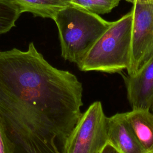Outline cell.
I'll use <instances>...</instances> for the list:
<instances>
[{
    "mask_svg": "<svg viewBox=\"0 0 153 153\" xmlns=\"http://www.w3.org/2000/svg\"><path fill=\"white\" fill-rule=\"evenodd\" d=\"M82 85L30 42L0 51V119L15 153H65L82 114Z\"/></svg>",
    "mask_w": 153,
    "mask_h": 153,
    "instance_id": "obj_1",
    "label": "cell"
},
{
    "mask_svg": "<svg viewBox=\"0 0 153 153\" xmlns=\"http://www.w3.org/2000/svg\"><path fill=\"white\" fill-rule=\"evenodd\" d=\"M53 20L58 29L62 57L76 65L111 23L71 4L59 11Z\"/></svg>",
    "mask_w": 153,
    "mask_h": 153,
    "instance_id": "obj_2",
    "label": "cell"
},
{
    "mask_svg": "<svg viewBox=\"0 0 153 153\" xmlns=\"http://www.w3.org/2000/svg\"><path fill=\"white\" fill-rule=\"evenodd\" d=\"M133 11L131 10L109 27L77 64L81 71L118 73L130 63Z\"/></svg>",
    "mask_w": 153,
    "mask_h": 153,
    "instance_id": "obj_3",
    "label": "cell"
},
{
    "mask_svg": "<svg viewBox=\"0 0 153 153\" xmlns=\"http://www.w3.org/2000/svg\"><path fill=\"white\" fill-rule=\"evenodd\" d=\"M108 117L100 101L82 114L71 133L65 153H100L108 143Z\"/></svg>",
    "mask_w": 153,
    "mask_h": 153,
    "instance_id": "obj_4",
    "label": "cell"
},
{
    "mask_svg": "<svg viewBox=\"0 0 153 153\" xmlns=\"http://www.w3.org/2000/svg\"><path fill=\"white\" fill-rule=\"evenodd\" d=\"M133 4L131 59L127 75L136 74L153 57V0H125Z\"/></svg>",
    "mask_w": 153,
    "mask_h": 153,
    "instance_id": "obj_5",
    "label": "cell"
},
{
    "mask_svg": "<svg viewBox=\"0 0 153 153\" xmlns=\"http://www.w3.org/2000/svg\"><path fill=\"white\" fill-rule=\"evenodd\" d=\"M123 78L132 109L153 108V57L136 74Z\"/></svg>",
    "mask_w": 153,
    "mask_h": 153,
    "instance_id": "obj_6",
    "label": "cell"
},
{
    "mask_svg": "<svg viewBox=\"0 0 153 153\" xmlns=\"http://www.w3.org/2000/svg\"><path fill=\"white\" fill-rule=\"evenodd\" d=\"M108 139L120 153H147L136 138L124 112L108 117Z\"/></svg>",
    "mask_w": 153,
    "mask_h": 153,
    "instance_id": "obj_7",
    "label": "cell"
},
{
    "mask_svg": "<svg viewBox=\"0 0 153 153\" xmlns=\"http://www.w3.org/2000/svg\"><path fill=\"white\" fill-rule=\"evenodd\" d=\"M136 138L146 152H153V114L148 109H135L124 112Z\"/></svg>",
    "mask_w": 153,
    "mask_h": 153,
    "instance_id": "obj_8",
    "label": "cell"
},
{
    "mask_svg": "<svg viewBox=\"0 0 153 153\" xmlns=\"http://www.w3.org/2000/svg\"><path fill=\"white\" fill-rule=\"evenodd\" d=\"M23 13L34 16L54 19L57 13L71 5L70 0H10Z\"/></svg>",
    "mask_w": 153,
    "mask_h": 153,
    "instance_id": "obj_9",
    "label": "cell"
},
{
    "mask_svg": "<svg viewBox=\"0 0 153 153\" xmlns=\"http://www.w3.org/2000/svg\"><path fill=\"white\" fill-rule=\"evenodd\" d=\"M22 13L19 8L10 0H0V34L14 27Z\"/></svg>",
    "mask_w": 153,
    "mask_h": 153,
    "instance_id": "obj_10",
    "label": "cell"
},
{
    "mask_svg": "<svg viewBox=\"0 0 153 153\" xmlns=\"http://www.w3.org/2000/svg\"><path fill=\"white\" fill-rule=\"evenodd\" d=\"M121 0H70L71 5L81 7L88 11L105 14L118 6Z\"/></svg>",
    "mask_w": 153,
    "mask_h": 153,
    "instance_id": "obj_11",
    "label": "cell"
},
{
    "mask_svg": "<svg viewBox=\"0 0 153 153\" xmlns=\"http://www.w3.org/2000/svg\"><path fill=\"white\" fill-rule=\"evenodd\" d=\"M0 153H15L13 145L5 132L0 119Z\"/></svg>",
    "mask_w": 153,
    "mask_h": 153,
    "instance_id": "obj_12",
    "label": "cell"
},
{
    "mask_svg": "<svg viewBox=\"0 0 153 153\" xmlns=\"http://www.w3.org/2000/svg\"><path fill=\"white\" fill-rule=\"evenodd\" d=\"M100 153H120L111 143L108 142Z\"/></svg>",
    "mask_w": 153,
    "mask_h": 153,
    "instance_id": "obj_13",
    "label": "cell"
},
{
    "mask_svg": "<svg viewBox=\"0 0 153 153\" xmlns=\"http://www.w3.org/2000/svg\"><path fill=\"white\" fill-rule=\"evenodd\" d=\"M147 153H153V152H147Z\"/></svg>",
    "mask_w": 153,
    "mask_h": 153,
    "instance_id": "obj_14",
    "label": "cell"
}]
</instances>
